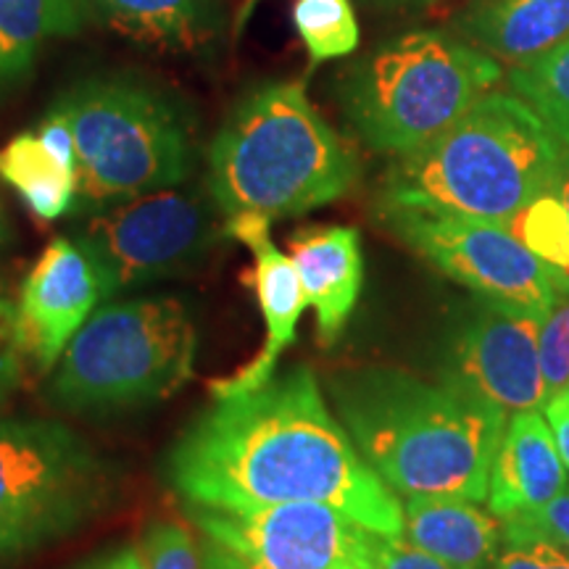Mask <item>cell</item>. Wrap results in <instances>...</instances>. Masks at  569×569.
I'll use <instances>...</instances> for the list:
<instances>
[{"label": "cell", "instance_id": "cell-1", "mask_svg": "<svg viewBox=\"0 0 569 569\" xmlns=\"http://www.w3.org/2000/svg\"><path fill=\"white\" fill-rule=\"evenodd\" d=\"M213 401L163 465L169 486L190 507L325 503L380 536H403V503L361 457L309 367Z\"/></svg>", "mask_w": 569, "mask_h": 569}, {"label": "cell", "instance_id": "cell-2", "mask_svg": "<svg viewBox=\"0 0 569 569\" xmlns=\"http://www.w3.org/2000/svg\"><path fill=\"white\" fill-rule=\"evenodd\" d=\"M327 388L348 436L390 490L488 501L507 411L401 369L343 372Z\"/></svg>", "mask_w": 569, "mask_h": 569}, {"label": "cell", "instance_id": "cell-3", "mask_svg": "<svg viewBox=\"0 0 569 569\" xmlns=\"http://www.w3.org/2000/svg\"><path fill=\"white\" fill-rule=\"evenodd\" d=\"M567 151L515 92L490 90L436 140L396 156L382 177V209L507 224L557 190Z\"/></svg>", "mask_w": 569, "mask_h": 569}, {"label": "cell", "instance_id": "cell-4", "mask_svg": "<svg viewBox=\"0 0 569 569\" xmlns=\"http://www.w3.org/2000/svg\"><path fill=\"white\" fill-rule=\"evenodd\" d=\"M359 180L353 148L325 122L301 82H267L230 111L209 146L206 188L224 217H301Z\"/></svg>", "mask_w": 569, "mask_h": 569}, {"label": "cell", "instance_id": "cell-5", "mask_svg": "<svg viewBox=\"0 0 569 569\" xmlns=\"http://www.w3.org/2000/svg\"><path fill=\"white\" fill-rule=\"evenodd\" d=\"M501 80V63L472 42L417 30L348 71L340 106L369 151L403 156L457 124Z\"/></svg>", "mask_w": 569, "mask_h": 569}, {"label": "cell", "instance_id": "cell-6", "mask_svg": "<svg viewBox=\"0 0 569 569\" xmlns=\"http://www.w3.org/2000/svg\"><path fill=\"white\" fill-rule=\"evenodd\" d=\"M196 325L177 298L98 306L69 340L51 386L71 415H117L167 401L193 377Z\"/></svg>", "mask_w": 569, "mask_h": 569}, {"label": "cell", "instance_id": "cell-7", "mask_svg": "<svg viewBox=\"0 0 569 569\" xmlns=\"http://www.w3.org/2000/svg\"><path fill=\"white\" fill-rule=\"evenodd\" d=\"M71 124L80 159V211L174 188L193 169L182 111L161 90L127 77H96L53 103Z\"/></svg>", "mask_w": 569, "mask_h": 569}, {"label": "cell", "instance_id": "cell-8", "mask_svg": "<svg viewBox=\"0 0 569 569\" xmlns=\"http://www.w3.org/2000/svg\"><path fill=\"white\" fill-rule=\"evenodd\" d=\"M111 493V469L88 440L48 419H0L3 559L67 536Z\"/></svg>", "mask_w": 569, "mask_h": 569}, {"label": "cell", "instance_id": "cell-9", "mask_svg": "<svg viewBox=\"0 0 569 569\" xmlns=\"http://www.w3.org/2000/svg\"><path fill=\"white\" fill-rule=\"evenodd\" d=\"M209 188H161L90 211L77 243L101 269L109 301L117 293L196 267L227 234Z\"/></svg>", "mask_w": 569, "mask_h": 569}, {"label": "cell", "instance_id": "cell-10", "mask_svg": "<svg viewBox=\"0 0 569 569\" xmlns=\"http://www.w3.org/2000/svg\"><path fill=\"white\" fill-rule=\"evenodd\" d=\"M382 213L411 251L472 290L482 303L522 311L543 325L557 296L569 290V274L538 259L507 224L409 209Z\"/></svg>", "mask_w": 569, "mask_h": 569}, {"label": "cell", "instance_id": "cell-11", "mask_svg": "<svg viewBox=\"0 0 569 569\" xmlns=\"http://www.w3.org/2000/svg\"><path fill=\"white\" fill-rule=\"evenodd\" d=\"M206 540L248 569H377V536L325 503H274L246 511L190 507Z\"/></svg>", "mask_w": 569, "mask_h": 569}, {"label": "cell", "instance_id": "cell-12", "mask_svg": "<svg viewBox=\"0 0 569 569\" xmlns=\"http://www.w3.org/2000/svg\"><path fill=\"white\" fill-rule=\"evenodd\" d=\"M440 380L501 411H538L549 401L540 369V319L482 303L446 343Z\"/></svg>", "mask_w": 569, "mask_h": 569}, {"label": "cell", "instance_id": "cell-13", "mask_svg": "<svg viewBox=\"0 0 569 569\" xmlns=\"http://www.w3.org/2000/svg\"><path fill=\"white\" fill-rule=\"evenodd\" d=\"M103 303H109L106 282L90 253L77 240H51L19 290L17 332L24 359L51 372L69 340Z\"/></svg>", "mask_w": 569, "mask_h": 569}, {"label": "cell", "instance_id": "cell-14", "mask_svg": "<svg viewBox=\"0 0 569 569\" xmlns=\"http://www.w3.org/2000/svg\"><path fill=\"white\" fill-rule=\"evenodd\" d=\"M269 224L272 219L261 217V213L227 217V238H234L253 253V269L248 272V282H251L261 319H264V343L238 372L211 380L209 390L213 398L251 393L267 380H272L277 361L284 348L296 340L298 322L309 306L296 261L290 259V253H282L274 246Z\"/></svg>", "mask_w": 569, "mask_h": 569}, {"label": "cell", "instance_id": "cell-15", "mask_svg": "<svg viewBox=\"0 0 569 569\" xmlns=\"http://www.w3.org/2000/svg\"><path fill=\"white\" fill-rule=\"evenodd\" d=\"M567 488V467L549 422L538 411H515L503 427L493 469L488 509L498 519L532 511Z\"/></svg>", "mask_w": 569, "mask_h": 569}, {"label": "cell", "instance_id": "cell-16", "mask_svg": "<svg viewBox=\"0 0 569 569\" xmlns=\"http://www.w3.org/2000/svg\"><path fill=\"white\" fill-rule=\"evenodd\" d=\"M290 259L315 309L317 336L332 346L351 319L365 282L361 240L353 227H311L290 240Z\"/></svg>", "mask_w": 569, "mask_h": 569}, {"label": "cell", "instance_id": "cell-17", "mask_svg": "<svg viewBox=\"0 0 569 569\" xmlns=\"http://www.w3.org/2000/svg\"><path fill=\"white\" fill-rule=\"evenodd\" d=\"M457 30L496 61L525 67L569 40V0H478Z\"/></svg>", "mask_w": 569, "mask_h": 569}, {"label": "cell", "instance_id": "cell-18", "mask_svg": "<svg viewBox=\"0 0 569 569\" xmlns=\"http://www.w3.org/2000/svg\"><path fill=\"white\" fill-rule=\"evenodd\" d=\"M457 496H407L403 538L453 569H488L498 557L503 525Z\"/></svg>", "mask_w": 569, "mask_h": 569}, {"label": "cell", "instance_id": "cell-19", "mask_svg": "<svg viewBox=\"0 0 569 569\" xmlns=\"http://www.w3.org/2000/svg\"><path fill=\"white\" fill-rule=\"evenodd\" d=\"M117 32L156 51H201L219 27L217 0H92Z\"/></svg>", "mask_w": 569, "mask_h": 569}, {"label": "cell", "instance_id": "cell-20", "mask_svg": "<svg viewBox=\"0 0 569 569\" xmlns=\"http://www.w3.org/2000/svg\"><path fill=\"white\" fill-rule=\"evenodd\" d=\"M82 0H0V96L30 74L46 42L84 27Z\"/></svg>", "mask_w": 569, "mask_h": 569}, {"label": "cell", "instance_id": "cell-21", "mask_svg": "<svg viewBox=\"0 0 569 569\" xmlns=\"http://www.w3.org/2000/svg\"><path fill=\"white\" fill-rule=\"evenodd\" d=\"M0 180L17 190L40 222H56L77 211L80 174L63 167L38 132H21L0 148Z\"/></svg>", "mask_w": 569, "mask_h": 569}, {"label": "cell", "instance_id": "cell-22", "mask_svg": "<svg viewBox=\"0 0 569 569\" xmlns=\"http://www.w3.org/2000/svg\"><path fill=\"white\" fill-rule=\"evenodd\" d=\"M509 88L543 119L569 153V40L551 53L509 69Z\"/></svg>", "mask_w": 569, "mask_h": 569}, {"label": "cell", "instance_id": "cell-23", "mask_svg": "<svg viewBox=\"0 0 569 569\" xmlns=\"http://www.w3.org/2000/svg\"><path fill=\"white\" fill-rule=\"evenodd\" d=\"M293 24L309 59H340L359 46V21L351 0H296Z\"/></svg>", "mask_w": 569, "mask_h": 569}, {"label": "cell", "instance_id": "cell-24", "mask_svg": "<svg viewBox=\"0 0 569 569\" xmlns=\"http://www.w3.org/2000/svg\"><path fill=\"white\" fill-rule=\"evenodd\" d=\"M511 227L538 259L569 274V211L557 190L536 198Z\"/></svg>", "mask_w": 569, "mask_h": 569}, {"label": "cell", "instance_id": "cell-25", "mask_svg": "<svg viewBox=\"0 0 569 569\" xmlns=\"http://www.w3.org/2000/svg\"><path fill=\"white\" fill-rule=\"evenodd\" d=\"M142 569H203L193 532L177 522H156L138 546Z\"/></svg>", "mask_w": 569, "mask_h": 569}, {"label": "cell", "instance_id": "cell-26", "mask_svg": "<svg viewBox=\"0 0 569 569\" xmlns=\"http://www.w3.org/2000/svg\"><path fill=\"white\" fill-rule=\"evenodd\" d=\"M540 369L549 398L569 388V290H561L540 325Z\"/></svg>", "mask_w": 569, "mask_h": 569}, {"label": "cell", "instance_id": "cell-27", "mask_svg": "<svg viewBox=\"0 0 569 569\" xmlns=\"http://www.w3.org/2000/svg\"><path fill=\"white\" fill-rule=\"evenodd\" d=\"M551 540L569 551V486L543 507L503 519V540Z\"/></svg>", "mask_w": 569, "mask_h": 569}, {"label": "cell", "instance_id": "cell-28", "mask_svg": "<svg viewBox=\"0 0 569 569\" xmlns=\"http://www.w3.org/2000/svg\"><path fill=\"white\" fill-rule=\"evenodd\" d=\"M490 569H569V551L551 540H517L498 551Z\"/></svg>", "mask_w": 569, "mask_h": 569}, {"label": "cell", "instance_id": "cell-29", "mask_svg": "<svg viewBox=\"0 0 569 569\" xmlns=\"http://www.w3.org/2000/svg\"><path fill=\"white\" fill-rule=\"evenodd\" d=\"M24 353L17 332V303L0 296V403L19 386Z\"/></svg>", "mask_w": 569, "mask_h": 569}, {"label": "cell", "instance_id": "cell-30", "mask_svg": "<svg viewBox=\"0 0 569 569\" xmlns=\"http://www.w3.org/2000/svg\"><path fill=\"white\" fill-rule=\"evenodd\" d=\"M375 561L377 569H453L446 561L432 557V553L417 549L403 536H377Z\"/></svg>", "mask_w": 569, "mask_h": 569}, {"label": "cell", "instance_id": "cell-31", "mask_svg": "<svg viewBox=\"0 0 569 569\" xmlns=\"http://www.w3.org/2000/svg\"><path fill=\"white\" fill-rule=\"evenodd\" d=\"M38 138L42 140V146H46L48 151H51L56 159L63 163V167L80 174V159H77L74 132H71V124L67 122V117H63L59 109L48 111V117L42 119L38 127Z\"/></svg>", "mask_w": 569, "mask_h": 569}, {"label": "cell", "instance_id": "cell-32", "mask_svg": "<svg viewBox=\"0 0 569 569\" xmlns=\"http://www.w3.org/2000/svg\"><path fill=\"white\" fill-rule=\"evenodd\" d=\"M546 422L551 427L561 461L569 472V388L546 401Z\"/></svg>", "mask_w": 569, "mask_h": 569}, {"label": "cell", "instance_id": "cell-33", "mask_svg": "<svg viewBox=\"0 0 569 569\" xmlns=\"http://www.w3.org/2000/svg\"><path fill=\"white\" fill-rule=\"evenodd\" d=\"M82 569H142V561L138 549H119L111 551L109 557L90 561V565Z\"/></svg>", "mask_w": 569, "mask_h": 569}, {"label": "cell", "instance_id": "cell-34", "mask_svg": "<svg viewBox=\"0 0 569 569\" xmlns=\"http://www.w3.org/2000/svg\"><path fill=\"white\" fill-rule=\"evenodd\" d=\"M203 569H248L243 561H238L232 557L230 551L219 549L217 543L206 546V553H203Z\"/></svg>", "mask_w": 569, "mask_h": 569}, {"label": "cell", "instance_id": "cell-35", "mask_svg": "<svg viewBox=\"0 0 569 569\" xmlns=\"http://www.w3.org/2000/svg\"><path fill=\"white\" fill-rule=\"evenodd\" d=\"M11 240H13V227H11L9 213H6L3 198H0V251H3V248L9 246Z\"/></svg>", "mask_w": 569, "mask_h": 569}, {"label": "cell", "instance_id": "cell-36", "mask_svg": "<svg viewBox=\"0 0 569 569\" xmlns=\"http://www.w3.org/2000/svg\"><path fill=\"white\" fill-rule=\"evenodd\" d=\"M557 193L561 196V201H565L567 211H569V153H567L565 169H561V177H559V184H557Z\"/></svg>", "mask_w": 569, "mask_h": 569}, {"label": "cell", "instance_id": "cell-37", "mask_svg": "<svg viewBox=\"0 0 569 569\" xmlns=\"http://www.w3.org/2000/svg\"><path fill=\"white\" fill-rule=\"evenodd\" d=\"M380 3L407 6V9H430V6H436L438 0H380Z\"/></svg>", "mask_w": 569, "mask_h": 569}, {"label": "cell", "instance_id": "cell-38", "mask_svg": "<svg viewBox=\"0 0 569 569\" xmlns=\"http://www.w3.org/2000/svg\"><path fill=\"white\" fill-rule=\"evenodd\" d=\"M0 296H3V280H0Z\"/></svg>", "mask_w": 569, "mask_h": 569}, {"label": "cell", "instance_id": "cell-39", "mask_svg": "<svg viewBox=\"0 0 569 569\" xmlns=\"http://www.w3.org/2000/svg\"><path fill=\"white\" fill-rule=\"evenodd\" d=\"M0 559H3V551H0Z\"/></svg>", "mask_w": 569, "mask_h": 569}]
</instances>
